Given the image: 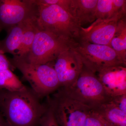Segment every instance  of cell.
I'll use <instances>...</instances> for the list:
<instances>
[{"label": "cell", "mask_w": 126, "mask_h": 126, "mask_svg": "<svg viewBox=\"0 0 126 126\" xmlns=\"http://www.w3.org/2000/svg\"><path fill=\"white\" fill-rule=\"evenodd\" d=\"M40 99L27 87L20 91H5L0 109L10 126H39L48 106L46 99L42 103Z\"/></svg>", "instance_id": "6da1fadb"}, {"label": "cell", "mask_w": 126, "mask_h": 126, "mask_svg": "<svg viewBox=\"0 0 126 126\" xmlns=\"http://www.w3.org/2000/svg\"><path fill=\"white\" fill-rule=\"evenodd\" d=\"M37 5L35 21L39 31L72 41L79 39L81 27L68 11L56 5Z\"/></svg>", "instance_id": "7a4b0ae2"}, {"label": "cell", "mask_w": 126, "mask_h": 126, "mask_svg": "<svg viewBox=\"0 0 126 126\" xmlns=\"http://www.w3.org/2000/svg\"><path fill=\"white\" fill-rule=\"evenodd\" d=\"M10 60L15 68L22 73L23 78L29 83L32 89L41 99L49 96L60 88L58 78L52 62L34 64L16 56Z\"/></svg>", "instance_id": "3957f363"}, {"label": "cell", "mask_w": 126, "mask_h": 126, "mask_svg": "<svg viewBox=\"0 0 126 126\" xmlns=\"http://www.w3.org/2000/svg\"><path fill=\"white\" fill-rule=\"evenodd\" d=\"M60 88L70 97L94 110L111 99L96 74L84 65L73 83Z\"/></svg>", "instance_id": "277c9868"}, {"label": "cell", "mask_w": 126, "mask_h": 126, "mask_svg": "<svg viewBox=\"0 0 126 126\" xmlns=\"http://www.w3.org/2000/svg\"><path fill=\"white\" fill-rule=\"evenodd\" d=\"M76 41L65 39L47 32L39 31L30 51L21 59L34 64L51 63L55 61L61 52L72 47Z\"/></svg>", "instance_id": "5b68a950"}, {"label": "cell", "mask_w": 126, "mask_h": 126, "mask_svg": "<svg viewBox=\"0 0 126 126\" xmlns=\"http://www.w3.org/2000/svg\"><path fill=\"white\" fill-rule=\"evenodd\" d=\"M52 97L47 96L59 126H84L89 107L71 98L60 88Z\"/></svg>", "instance_id": "8992f818"}, {"label": "cell", "mask_w": 126, "mask_h": 126, "mask_svg": "<svg viewBox=\"0 0 126 126\" xmlns=\"http://www.w3.org/2000/svg\"><path fill=\"white\" fill-rule=\"evenodd\" d=\"M73 47L80 56L84 66L94 74L111 66L126 65L120 56L109 46L79 40Z\"/></svg>", "instance_id": "52a82bcc"}, {"label": "cell", "mask_w": 126, "mask_h": 126, "mask_svg": "<svg viewBox=\"0 0 126 126\" xmlns=\"http://www.w3.org/2000/svg\"><path fill=\"white\" fill-rule=\"evenodd\" d=\"M35 0H0V32L36 18Z\"/></svg>", "instance_id": "ba28073f"}, {"label": "cell", "mask_w": 126, "mask_h": 126, "mask_svg": "<svg viewBox=\"0 0 126 126\" xmlns=\"http://www.w3.org/2000/svg\"><path fill=\"white\" fill-rule=\"evenodd\" d=\"M73 46L60 53L54 64L60 87L73 83L83 68L84 65L80 56Z\"/></svg>", "instance_id": "9c48e42d"}, {"label": "cell", "mask_w": 126, "mask_h": 126, "mask_svg": "<svg viewBox=\"0 0 126 126\" xmlns=\"http://www.w3.org/2000/svg\"><path fill=\"white\" fill-rule=\"evenodd\" d=\"M124 17L116 16L109 19H97L87 28L81 27L79 40L109 46L118 21Z\"/></svg>", "instance_id": "30bf717a"}, {"label": "cell", "mask_w": 126, "mask_h": 126, "mask_svg": "<svg viewBox=\"0 0 126 126\" xmlns=\"http://www.w3.org/2000/svg\"><path fill=\"white\" fill-rule=\"evenodd\" d=\"M97 73V77L110 98L126 94V65L108 67Z\"/></svg>", "instance_id": "8fae6325"}, {"label": "cell", "mask_w": 126, "mask_h": 126, "mask_svg": "<svg viewBox=\"0 0 126 126\" xmlns=\"http://www.w3.org/2000/svg\"><path fill=\"white\" fill-rule=\"evenodd\" d=\"M98 0H71L69 12L80 27L96 20Z\"/></svg>", "instance_id": "7c38bea8"}, {"label": "cell", "mask_w": 126, "mask_h": 126, "mask_svg": "<svg viewBox=\"0 0 126 126\" xmlns=\"http://www.w3.org/2000/svg\"><path fill=\"white\" fill-rule=\"evenodd\" d=\"M31 20L16 25L8 30L6 37L0 41V50L5 54L9 53L14 56L16 55L20 47L26 28Z\"/></svg>", "instance_id": "4fadbf2b"}, {"label": "cell", "mask_w": 126, "mask_h": 126, "mask_svg": "<svg viewBox=\"0 0 126 126\" xmlns=\"http://www.w3.org/2000/svg\"><path fill=\"white\" fill-rule=\"evenodd\" d=\"M126 0H98L96 7V19L126 16Z\"/></svg>", "instance_id": "5bb4252c"}, {"label": "cell", "mask_w": 126, "mask_h": 126, "mask_svg": "<svg viewBox=\"0 0 126 126\" xmlns=\"http://www.w3.org/2000/svg\"><path fill=\"white\" fill-rule=\"evenodd\" d=\"M94 110L112 126H126V112L118 108L109 101Z\"/></svg>", "instance_id": "9a60e30c"}, {"label": "cell", "mask_w": 126, "mask_h": 126, "mask_svg": "<svg viewBox=\"0 0 126 126\" xmlns=\"http://www.w3.org/2000/svg\"><path fill=\"white\" fill-rule=\"evenodd\" d=\"M109 46L114 50L126 63V17L118 23L115 34Z\"/></svg>", "instance_id": "2e32d148"}, {"label": "cell", "mask_w": 126, "mask_h": 126, "mask_svg": "<svg viewBox=\"0 0 126 126\" xmlns=\"http://www.w3.org/2000/svg\"><path fill=\"white\" fill-rule=\"evenodd\" d=\"M25 86L10 69L0 70V89L13 92L23 90Z\"/></svg>", "instance_id": "e0dca14e"}, {"label": "cell", "mask_w": 126, "mask_h": 126, "mask_svg": "<svg viewBox=\"0 0 126 126\" xmlns=\"http://www.w3.org/2000/svg\"><path fill=\"white\" fill-rule=\"evenodd\" d=\"M35 18L30 21L28 23L23 34L20 47L14 56L22 58L30 51L36 33L39 31L35 21Z\"/></svg>", "instance_id": "ac0fdd59"}, {"label": "cell", "mask_w": 126, "mask_h": 126, "mask_svg": "<svg viewBox=\"0 0 126 126\" xmlns=\"http://www.w3.org/2000/svg\"><path fill=\"white\" fill-rule=\"evenodd\" d=\"M84 126H112L98 113L91 109L86 119Z\"/></svg>", "instance_id": "d6986e66"}, {"label": "cell", "mask_w": 126, "mask_h": 126, "mask_svg": "<svg viewBox=\"0 0 126 126\" xmlns=\"http://www.w3.org/2000/svg\"><path fill=\"white\" fill-rule=\"evenodd\" d=\"M48 106L40 122V126H60L55 117L48 98L46 97Z\"/></svg>", "instance_id": "ffe728a7"}, {"label": "cell", "mask_w": 126, "mask_h": 126, "mask_svg": "<svg viewBox=\"0 0 126 126\" xmlns=\"http://www.w3.org/2000/svg\"><path fill=\"white\" fill-rule=\"evenodd\" d=\"M37 4L50 5H56L67 10L69 12L71 0H35Z\"/></svg>", "instance_id": "44dd1931"}, {"label": "cell", "mask_w": 126, "mask_h": 126, "mask_svg": "<svg viewBox=\"0 0 126 126\" xmlns=\"http://www.w3.org/2000/svg\"><path fill=\"white\" fill-rule=\"evenodd\" d=\"M109 101L118 108L126 112V94L112 97Z\"/></svg>", "instance_id": "7402d4cb"}, {"label": "cell", "mask_w": 126, "mask_h": 126, "mask_svg": "<svg viewBox=\"0 0 126 126\" xmlns=\"http://www.w3.org/2000/svg\"><path fill=\"white\" fill-rule=\"evenodd\" d=\"M15 68L2 50H0V70L10 69L12 71Z\"/></svg>", "instance_id": "603a6c76"}, {"label": "cell", "mask_w": 126, "mask_h": 126, "mask_svg": "<svg viewBox=\"0 0 126 126\" xmlns=\"http://www.w3.org/2000/svg\"><path fill=\"white\" fill-rule=\"evenodd\" d=\"M0 126H10L2 113L0 112Z\"/></svg>", "instance_id": "cb8c5ba5"}, {"label": "cell", "mask_w": 126, "mask_h": 126, "mask_svg": "<svg viewBox=\"0 0 126 126\" xmlns=\"http://www.w3.org/2000/svg\"><path fill=\"white\" fill-rule=\"evenodd\" d=\"M5 91V90H0V105L1 102H2V99H3Z\"/></svg>", "instance_id": "d4e9b609"}]
</instances>
